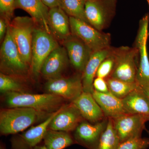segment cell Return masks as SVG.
<instances>
[{
  "instance_id": "cell-39",
  "label": "cell",
  "mask_w": 149,
  "mask_h": 149,
  "mask_svg": "<svg viewBox=\"0 0 149 149\" xmlns=\"http://www.w3.org/2000/svg\"><path fill=\"white\" fill-rule=\"evenodd\" d=\"M147 1H148V3L149 6V0H147Z\"/></svg>"
},
{
  "instance_id": "cell-27",
  "label": "cell",
  "mask_w": 149,
  "mask_h": 149,
  "mask_svg": "<svg viewBox=\"0 0 149 149\" xmlns=\"http://www.w3.org/2000/svg\"><path fill=\"white\" fill-rule=\"evenodd\" d=\"M20 80L9 76L6 74L0 73V91L1 93L19 92L25 93L24 85L20 82Z\"/></svg>"
},
{
  "instance_id": "cell-12",
  "label": "cell",
  "mask_w": 149,
  "mask_h": 149,
  "mask_svg": "<svg viewBox=\"0 0 149 149\" xmlns=\"http://www.w3.org/2000/svg\"><path fill=\"white\" fill-rule=\"evenodd\" d=\"M108 121V118H106L93 124L85 121L80 123L74 130L73 138L76 143L88 149H97Z\"/></svg>"
},
{
  "instance_id": "cell-35",
  "label": "cell",
  "mask_w": 149,
  "mask_h": 149,
  "mask_svg": "<svg viewBox=\"0 0 149 149\" xmlns=\"http://www.w3.org/2000/svg\"><path fill=\"white\" fill-rule=\"evenodd\" d=\"M143 91L144 93H145V94L147 95V96L149 98V89H146V90H143Z\"/></svg>"
},
{
  "instance_id": "cell-32",
  "label": "cell",
  "mask_w": 149,
  "mask_h": 149,
  "mask_svg": "<svg viewBox=\"0 0 149 149\" xmlns=\"http://www.w3.org/2000/svg\"><path fill=\"white\" fill-rule=\"evenodd\" d=\"M9 23L4 18L1 17L0 18V41L2 43L7 32Z\"/></svg>"
},
{
  "instance_id": "cell-23",
  "label": "cell",
  "mask_w": 149,
  "mask_h": 149,
  "mask_svg": "<svg viewBox=\"0 0 149 149\" xmlns=\"http://www.w3.org/2000/svg\"><path fill=\"white\" fill-rule=\"evenodd\" d=\"M43 141L47 149H64L76 143L73 136L68 132L49 129Z\"/></svg>"
},
{
  "instance_id": "cell-9",
  "label": "cell",
  "mask_w": 149,
  "mask_h": 149,
  "mask_svg": "<svg viewBox=\"0 0 149 149\" xmlns=\"http://www.w3.org/2000/svg\"><path fill=\"white\" fill-rule=\"evenodd\" d=\"M45 89L47 93L72 102L83 92L82 74L79 73L70 77L61 76L48 80L45 84Z\"/></svg>"
},
{
  "instance_id": "cell-24",
  "label": "cell",
  "mask_w": 149,
  "mask_h": 149,
  "mask_svg": "<svg viewBox=\"0 0 149 149\" xmlns=\"http://www.w3.org/2000/svg\"><path fill=\"white\" fill-rule=\"evenodd\" d=\"M120 143L113 119L109 118L106 128L102 134L97 149H118Z\"/></svg>"
},
{
  "instance_id": "cell-40",
  "label": "cell",
  "mask_w": 149,
  "mask_h": 149,
  "mask_svg": "<svg viewBox=\"0 0 149 149\" xmlns=\"http://www.w3.org/2000/svg\"><path fill=\"white\" fill-rule=\"evenodd\" d=\"M149 36V31L148 32V36Z\"/></svg>"
},
{
  "instance_id": "cell-22",
  "label": "cell",
  "mask_w": 149,
  "mask_h": 149,
  "mask_svg": "<svg viewBox=\"0 0 149 149\" xmlns=\"http://www.w3.org/2000/svg\"><path fill=\"white\" fill-rule=\"evenodd\" d=\"M148 39L135 43L139 50V62L136 83L144 90L149 89V60L147 49Z\"/></svg>"
},
{
  "instance_id": "cell-28",
  "label": "cell",
  "mask_w": 149,
  "mask_h": 149,
  "mask_svg": "<svg viewBox=\"0 0 149 149\" xmlns=\"http://www.w3.org/2000/svg\"><path fill=\"white\" fill-rule=\"evenodd\" d=\"M116 56L115 48L113 47L108 55L102 61L96 72V77L106 79L109 77L113 71Z\"/></svg>"
},
{
  "instance_id": "cell-13",
  "label": "cell",
  "mask_w": 149,
  "mask_h": 149,
  "mask_svg": "<svg viewBox=\"0 0 149 149\" xmlns=\"http://www.w3.org/2000/svg\"><path fill=\"white\" fill-rule=\"evenodd\" d=\"M61 44L66 49L70 63L82 74L93 51L82 40L72 34Z\"/></svg>"
},
{
  "instance_id": "cell-37",
  "label": "cell",
  "mask_w": 149,
  "mask_h": 149,
  "mask_svg": "<svg viewBox=\"0 0 149 149\" xmlns=\"http://www.w3.org/2000/svg\"><path fill=\"white\" fill-rule=\"evenodd\" d=\"M147 132H148V133L149 136V130H147Z\"/></svg>"
},
{
  "instance_id": "cell-34",
  "label": "cell",
  "mask_w": 149,
  "mask_h": 149,
  "mask_svg": "<svg viewBox=\"0 0 149 149\" xmlns=\"http://www.w3.org/2000/svg\"><path fill=\"white\" fill-rule=\"evenodd\" d=\"M33 149H47L45 144L43 145H37Z\"/></svg>"
},
{
  "instance_id": "cell-14",
  "label": "cell",
  "mask_w": 149,
  "mask_h": 149,
  "mask_svg": "<svg viewBox=\"0 0 149 149\" xmlns=\"http://www.w3.org/2000/svg\"><path fill=\"white\" fill-rule=\"evenodd\" d=\"M69 63L66 49L62 45H59L44 61L40 74L47 80L61 77Z\"/></svg>"
},
{
  "instance_id": "cell-36",
  "label": "cell",
  "mask_w": 149,
  "mask_h": 149,
  "mask_svg": "<svg viewBox=\"0 0 149 149\" xmlns=\"http://www.w3.org/2000/svg\"><path fill=\"white\" fill-rule=\"evenodd\" d=\"M0 149H6V147L3 144L1 143V146H0Z\"/></svg>"
},
{
  "instance_id": "cell-26",
  "label": "cell",
  "mask_w": 149,
  "mask_h": 149,
  "mask_svg": "<svg viewBox=\"0 0 149 149\" xmlns=\"http://www.w3.org/2000/svg\"><path fill=\"white\" fill-rule=\"evenodd\" d=\"M86 0H60L61 8L69 17L88 23L85 13Z\"/></svg>"
},
{
  "instance_id": "cell-16",
  "label": "cell",
  "mask_w": 149,
  "mask_h": 149,
  "mask_svg": "<svg viewBox=\"0 0 149 149\" xmlns=\"http://www.w3.org/2000/svg\"><path fill=\"white\" fill-rule=\"evenodd\" d=\"M48 21L51 34L59 42H62L71 35L69 16L62 8H49Z\"/></svg>"
},
{
  "instance_id": "cell-15",
  "label": "cell",
  "mask_w": 149,
  "mask_h": 149,
  "mask_svg": "<svg viewBox=\"0 0 149 149\" xmlns=\"http://www.w3.org/2000/svg\"><path fill=\"white\" fill-rule=\"evenodd\" d=\"M84 118L71 103L62 107L51 121L49 129L69 132L75 130Z\"/></svg>"
},
{
  "instance_id": "cell-5",
  "label": "cell",
  "mask_w": 149,
  "mask_h": 149,
  "mask_svg": "<svg viewBox=\"0 0 149 149\" xmlns=\"http://www.w3.org/2000/svg\"><path fill=\"white\" fill-rule=\"evenodd\" d=\"M116 60L109 77L129 83L136 82L139 65V50L135 47L115 48Z\"/></svg>"
},
{
  "instance_id": "cell-4",
  "label": "cell",
  "mask_w": 149,
  "mask_h": 149,
  "mask_svg": "<svg viewBox=\"0 0 149 149\" xmlns=\"http://www.w3.org/2000/svg\"><path fill=\"white\" fill-rule=\"evenodd\" d=\"M36 25L33 19L27 16L16 17L8 24L11 36L22 58L30 67L33 33Z\"/></svg>"
},
{
  "instance_id": "cell-11",
  "label": "cell",
  "mask_w": 149,
  "mask_h": 149,
  "mask_svg": "<svg viewBox=\"0 0 149 149\" xmlns=\"http://www.w3.org/2000/svg\"><path fill=\"white\" fill-rule=\"evenodd\" d=\"M120 143L133 138L142 137L146 129L145 124L148 116L140 114H126L113 119Z\"/></svg>"
},
{
  "instance_id": "cell-19",
  "label": "cell",
  "mask_w": 149,
  "mask_h": 149,
  "mask_svg": "<svg viewBox=\"0 0 149 149\" xmlns=\"http://www.w3.org/2000/svg\"><path fill=\"white\" fill-rule=\"evenodd\" d=\"M112 47L106 48L101 50L93 52L85 69L82 74V81L83 92L93 94L94 91L93 81L96 77L99 66L102 61L108 55Z\"/></svg>"
},
{
  "instance_id": "cell-8",
  "label": "cell",
  "mask_w": 149,
  "mask_h": 149,
  "mask_svg": "<svg viewBox=\"0 0 149 149\" xmlns=\"http://www.w3.org/2000/svg\"><path fill=\"white\" fill-rule=\"evenodd\" d=\"M117 0H86L85 13L88 23L99 31L107 28L115 16Z\"/></svg>"
},
{
  "instance_id": "cell-33",
  "label": "cell",
  "mask_w": 149,
  "mask_h": 149,
  "mask_svg": "<svg viewBox=\"0 0 149 149\" xmlns=\"http://www.w3.org/2000/svg\"><path fill=\"white\" fill-rule=\"evenodd\" d=\"M45 5L49 8L55 7H60L61 8L60 0H41Z\"/></svg>"
},
{
  "instance_id": "cell-21",
  "label": "cell",
  "mask_w": 149,
  "mask_h": 149,
  "mask_svg": "<svg viewBox=\"0 0 149 149\" xmlns=\"http://www.w3.org/2000/svg\"><path fill=\"white\" fill-rule=\"evenodd\" d=\"M121 101L127 114L149 116V98L140 86Z\"/></svg>"
},
{
  "instance_id": "cell-29",
  "label": "cell",
  "mask_w": 149,
  "mask_h": 149,
  "mask_svg": "<svg viewBox=\"0 0 149 149\" xmlns=\"http://www.w3.org/2000/svg\"><path fill=\"white\" fill-rule=\"evenodd\" d=\"M149 147V139L141 137L133 138L120 143L118 149H147Z\"/></svg>"
},
{
  "instance_id": "cell-38",
  "label": "cell",
  "mask_w": 149,
  "mask_h": 149,
  "mask_svg": "<svg viewBox=\"0 0 149 149\" xmlns=\"http://www.w3.org/2000/svg\"><path fill=\"white\" fill-rule=\"evenodd\" d=\"M148 120H149V116H148Z\"/></svg>"
},
{
  "instance_id": "cell-17",
  "label": "cell",
  "mask_w": 149,
  "mask_h": 149,
  "mask_svg": "<svg viewBox=\"0 0 149 149\" xmlns=\"http://www.w3.org/2000/svg\"><path fill=\"white\" fill-rule=\"evenodd\" d=\"M71 103L78 109L83 118L89 122L95 123L106 118L92 93L83 92Z\"/></svg>"
},
{
  "instance_id": "cell-10",
  "label": "cell",
  "mask_w": 149,
  "mask_h": 149,
  "mask_svg": "<svg viewBox=\"0 0 149 149\" xmlns=\"http://www.w3.org/2000/svg\"><path fill=\"white\" fill-rule=\"evenodd\" d=\"M60 109L52 113L39 125L32 126L21 134H15L10 139L12 149H34L43 140L50 123Z\"/></svg>"
},
{
  "instance_id": "cell-3",
  "label": "cell",
  "mask_w": 149,
  "mask_h": 149,
  "mask_svg": "<svg viewBox=\"0 0 149 149\" xmlns=\"http://www.w3.org/2000/svg\"><path fill=\"white\" fill-rule=\"evenodd\" d=\"M0 69L1 73L20 80L27 78L31 72V67L22 58L13 40L8 26L1 46Z\"/></svg>"
},
{
  "instance_id": "cell-30",
  "label": "cell",
  "mask_w": 149,
  "mask_h": 149,
  "mask_svg": "<svg viewBox=\"0 0 149 149\" xmlns=\"http://www.w3.org/2000/svg\"><path fill=\"white\" fill-rule=\"evenodd\" d=\"M16 0H0L1 17L7 20L9 23L11 21L15 9Z\"/></svg>"
},
{
  "instance_id": "cell-2",
  "label": "cell",
  "mask_w": 149,
  "mask_h": 149,
  "mask_svg": "<svg viewBox=\"0 0 149 149\" xmlns=\"http://www.w3.org/2000/svg\"><path fill=\"white\" fill-rule=\"evenodd\" d=\"M46 114L29 108H8L2 109L0 112L1 134L7 136L22 132Z\"/></svg>"
},
{
  "instance_id": "cell-6",
  "label": "cell",
  "mask_w": 149,
  "mask_h": 149,
  "mask_svg": "<svg viewBox=\"0 0 149 149\" xmlns=\"http://www.w3.org/2000/svg\"><path fill=\"white\" fill-rule=\"evenodd\" d=\"M59 45L51 33L36 25L33 33L31 64V73L35 77L40 75L44 61Z\"/></svg>"
},
{
  "instance_id": "cell-1",
  "label": "cell",
  "mask_w": 149,
  "mask_h": 149,
  "mask_svg": "<svg viewBox=\"0 0 149 149\" xmlns=\"http://www.w3.org/2000/svg\"><path fill=\"white\" fill-rule=\"evenodd\" d=\"M5 100L8 108H29L51 114L65 105V99L54 94H29L19 92L5 93Z\"/></svg>"
},
{
  "instance_id": "cell-18",
  "label": "cell",
  "mask_w": 149,
  "mask_h": 149,
  "mask_svg": "<svg viewBox=\"0 0 149 149\" xmlns=\"http://www.w3.org/2000/svg\"><path fill=\"white\" fill-rule=\"evenodd\" d=\"M15 8L27 12L38 27L51 33L48 21L49 8L41 0H16Z\"/></svg>"
},
{
  "instance_id": "cell-31",
  "label": "cell",
  "mask_w": 149,
  "mask_h": 149,
  "mask_svg": "<svg viewBox=\"0 0 149 149\" xmlns=\"http://www.w3.org/2000/svg\"><path fill=\"white\" fill-rule=\"evenodd\" d=\"M94 90L103 93H110L105 79L101 77H96L93 81Z\"/></svg>"
},
{
  "instance_id": "cell-20",
  "label": "cell",
  "mask_w": 149,
  "mask_h": 149,
  "mask_svg": "<svg viewBox=\"0 0 149 149\" xmlns=\"http://www.w3.org/2000/svg\"><path fill=\"white\" fill-rule=\"evenodd\" d=\"M92 95L107 118L115 119L127 114L123 107L121 100L111 93H99L94 90Z\"/></svg>"
},
{
  "instance_id": "cell-7",
  "label": "cell",
  "mask_w": 149,
  "mask_h": 149,
  "mask_svg": "<svg viewBox=\"0 0 149 149\" xmlns=\"http://www.w3.org/2000/svg\"><path fill=\"white\" fill-rule=\"evenodd\" d=\"M71 34L85 43L93 52L111 47L109 33L99 31L85 22L69 17Z\"/></svg>"
},
{
  "instance_id": "cell-25",
  "label": "cell",
  "mask_w": 149,
  "mask_h": 149,
  "mask_svg": "<svg viewBox=\"0 0 149 149\" xmlns=\"http://www.w3.org/2000/svg\"><path fill=\"white\" fill-rule=\"evenodd\" d=\"M105 80L110 93L120 100L139 86L136 82L129 83L111 77H107Z\"/></svg>"
}]
</instances>
